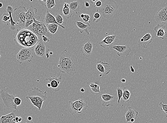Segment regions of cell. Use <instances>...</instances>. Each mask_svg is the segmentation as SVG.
Here are the masks:
<instances>
[{
    "label": "cell",
    "mask_w": 167,
    "mask_h": 123,
    "mask_svg": "<svg viewBox=\"0 0 167 123\" xmlns=\"http://www.w3.org/2000/svg\"><path fill=\"white\" fill-rule=\"evenodd\" d=\"M58 67L61 72L73 76L78 70L77 58L75 55L65 49L62 51L60 55Z\"/></svg>",
    "instance_id": "1"
},
{
    "label": "cell",
    "mask_w": 167,
    "mask_h": 123,
    "mask_svg": "<svg viewBox=\"0 0 167 123\" xmlns=\"http://www.w3.org/2000/svg\"><path fill=\"white\" fill-rule=\"evenodd\" d=\"M13 37L17 46L22 48H31L39 41L35 34L26 28L16 30Z\"/></svg>",
    "instance_id": "2"
},
{
    "label": "cell",
    "mask_w": 167,
    "mask_h": 123,
    "mask_svg": "<svg viewBox=\"0 0 167 123\" xmlns=\"http://www.w3.org/2000/svg\"><path fill=\"white\" fill-rule=\"evenodd\" d=\"M30 100L32 104L40 111L44 101L47 99V92L42 91L36 87L29 90L26 97Z\"/></svg>",
    "instance_id": "3"
},
{
    "label": "cell",
    "mask_w": 167,
    "mask_h": 123,
    "mask_svg": "<svg viewBox=\"0 0 167 123\" xmlns=\"http://www.w3.org/2000/svg\"><path fill=\"white\" fill-rule=\"evenodd\" d=\"M27 29L35 34L39 40L42 39V36H43L48 37L49 39L52 37V34L48 31L44 20L37 21L35 19L33 24Z\"/></svg>",
    "instance_id": "4"
},
{
    "label": "cell",
    "mask_w": 167,
    "mask_h": 123,
    "mask_svg": "<svg viewBox=\"0 0 167 123\" xmlns=\"http://www.w3.org/2000/svg\"><path fill=\"white\" fill-rule=\"evenodd\" d=\"M118 8L115 1L112 0L105 1L100 8V12L104 18L109 19L114 16Z\"/></svg>",
    "instance_id": "5"
},
{
    "label": "cell",
    "mask_w": 167,
    "mask_h": 123,
    "mask_svg": "<svg viewBox=\"0 0 167 123\" xmlns=\"http://www.w3.org/2000/svg\"><path fill=\"white\" fill-rule=\"evenodd\" d=\"M25 6H20L16 8L12 14L13 19L16 23L17 29H21L25 28L26 16L27 12Z\"/></svg>",
    "instance_id": "6"
},
{
    "label": "cell",
    "mask_w": 167,
    "mask_h": 123,
    "mask_svg": "<svg viewBox=\"0 0 167 123\" xmlns=\"http://www.w3.org/2000/svg\"><path fill=\"white\" fill-rule=\"evenodd\" d=\"M17 95L15 94H10L4 90H2L0 91V97L4 104V107L6 109L13 111H19L17 106L15 104L14 99Z\"/></svg>",
    "instance_id": "7"
},
{
    "label": "cell",
    "mask_w": 167,
    "mask_h": 123,
    "mask_svg": "<svg viewBox=\"0 0 167 123\" xmlns=\"http://www.w3.org/2000/svg\"><path fill=\"white\" fill-rule=\"evenodd\" d=\"M87 101L83 99H79L74 102L69 101L68 110L71 115H73L74 114L82 113L83 111L87 109Z\"/></svg>",
    "instance_id": "8"
},
{
    "label": "cell",
    "mask_w": 167,
    "mask_h": 123,
    "mask_svg": "<svg viewBox=\"0 0 167 123\" xmlns=\"http://www.w3.org/2000/svg\"><path fill=\"white\" fill-rule=\"evenodd\" d=\"M16 57L19 64L25 62H31L34 58L33 50L32 48H22L17 54Z\"/></svg>",
    "instance_id": "9"
},
{
    "label": "cell",
    "mask_w": 167,
    "mask_h": 123,
    "mask_svg": "<svg viewBox=\"0 0 167 123\" xmlns=\"http://www.w3.org/2000/svg\"><path fill=\"white\" fill-rule=\"evenodd\" d=\"M37 9L36 8H34L33 6H31L28 8L26 16V29L33 24L34 19L40 21V17L37 16Z\"/></svg>",
    "instance_id": "10"
},
{
    "label": "cell",
    "mask_w": 167,
    "mask_h": 123,
    "mask_svg": "<svg viewBox=\"0 0 167 123\" xmlns=\"http://www.w3.org/2000/svg\"><path fill=\"white\" fill-rule=\"evenodd\" d=\"M155 19L159 24L167 25V6L160 9L156 13Z\"/></svg>",
    "instance_id": "11"
},
{
    "label": "cell",
    "mask_w": 167,
    "mask_h": 123,
    "mask_svg": "<svg viewBox=\"0 0 167 123\" xmlns=\"http://www.w3.org/2000/svg\"><path fill=\"white\" fill-rule=\"evenodd\" d=\"M119 37L116 35H111L106 37L100 41L99 44L102 48L112 46L118 40Z\"/></svg>",
    "instance_id": "12"
},
{
    "label": "cell",
    "mask_w": 167,
    "mask_h": 123,
    "mask_svg": "<svg viewBox=\"0 0 167 123\" xmlns=\"http://www.w3.org/2000/svg\"><path fill=\"white\" fill-rule=\"evenodd\" d=\"M109 47L111 49H114L117 51V54L119 57L125 56L127 57L129 55L132 49L128 46H112Z\"/></svg>",
    "instance_id": "13"
},
{
    "label": "cell",
    "mask_w": 167,
    "mask_h": 123,
    "mask_svg": "<svg viewBox=\"0 0 167 123\" xmlns=\"http://www.w3.org/2000/svg\"><path fill=\"white\" fill-rule=\"evenodd\" d=\"M100 99L101 101L103 107L113 106L114 105L116 97L107 94H104L101 95Z\"/></svg>",
    "instance_id": "14"
},
{
    "label": "cell",
    "mask_w": 167,
    "mask_h": 123,
    "mask_svg": "<svg viewBox=\"0 0 167 123\" xmlns=\"http://www.w3.org/2000/svg\"><path fill=\"white\" fill-rule=\"evenodd\" d=\"M153 38V37L151 33H146L138 40V47L147 48L152 42Z\"/></svg>",
    "instance_id": "15"
},
{
    "label": "cell",
    "mask_w": 167,
    "mask_h": 123,
    "mask_svg": "<svg viewBox=\"0 0 167 123\" xmlns=\"http://www.w3.org/2000/svg\"><path fill=\"white\" fill-rule=\"evenodd\" d=\"M47 48L45 43L42 39L39 40L34 48V51L36 55L43 57L46 53Z\"/></svg>",
    "instance_id": "16"
},
{
    "label": "cell",
    "mask_w": 167,
    "mask_h": 123,
    "mask_svg": "<svg viewBox=\"0 0 167 123\" xmlns=\"http://www.w3.org/2000/svg\"><path fill=\"white\" fill-rule=\"evenodd\" d=\"M93 44L90 41L86 42L82 45L81 51L85 57H89L91 54L93 49Z\"/></svg>",
    "instance_id": "17"
},
{
    "label": "cell",
    "mask_w": 167,
    "mask_h": 123,
    "mask_svg": "<svg viewBox=\"0 0 167 123\" xmlns=\"http://www.w3.org/2000/svg\"><path fill=\"white\" fill-rule=\"evenodd\" d=\"M46 80L50 82L51 87L52 88L53 91L57 92L59 91V90L60 89L59 85L61 83L62 80V78L61 76L59 77L51 76L48 79H46Z\"/></svg>",
    "instance_id": "18"
},
{
    "label": "cell",
    "mask_w": 167,
    "mask_h": 123,
    "mask_svg": "<svg viewBox=\"0 0 167 123\" xmlns=\"http://www.w3.org/2000/svg\"><path fill=\"white\" fill-rule=\"evenodd\" d=\"M97 69L101 73L105 75H108L111 72L110 64L101 61L96 63Z\"/></svg>",
    "instance_id": "19"
},
{
    "label": "cell",
    "mask_w": 167,
    "mask_h": 123,
    "mask_svg": "<svg viewBox=\"0 0 167 123\" xmlns=\"http://www.w3.org/2000/svg\"><path fill=\"white\" fill-rule=\"evenodd\" d=\"M166 27L165 26L158 24L154 28V31L157 33L156 36L163 40L167 37V32L165 31Z\"/></svg>",
    "instance_id": "20"
},
{
    "label": "cell",
    "mask_w": 167,
    "mask_h": 123,
    "mask_svg": "<svg viewBox=\"0 0 167 123\" xmlns=\"http://www.w3.org/2000/svg\"><path fill=\"white\" fill-rule=\"evenodd\" d=\"M74 24L80 33H83L84 32H85L87 33V35H89L90 33L89 31L91 29V27L89 23L85 24L80 21H76L75 22Z\"/></svg>",
    "instance_id": "21"
},
{
    "label": "cell",
    "mask_w": 167,
    "mask_h": 123,
    "mask_svg": "<svg viewBox=\"0 0 167 123\" xmlns=\"http://www.w3.org/2000/svg\"><path fill=\"white\" fill-rule=\"evenodd\" d=\"M16 115L14 113L0 117V123H16Z\"/></svg>",
    "instance_id": "22"
},
{
    "label": "cell",
    "mask_w": 167,
    "mask_h": 123,
    "mask_svg": "<svg viewBox=\"0 0 167 123\" xmlns=\"http://www.w3.org/2000/svg\"><path fill=\"white\" fill-rule=\"evenodd\" d=\"M44 21L46 25L51 24V23H56L63 29H65L66 28L64 26L59 25L55 20V17L51 14L48 11H47L46 12V16L44 19Z\"/></svg>",
    "instance_id": "23"
},
{
    "label": "cell",
    "mask_w": 167,
    "mask_h": 123,
    "mask_svg": "<svg viewBox=\"0 0 167 123\" xmlns=\"http://www.w3.org/2000/svg\"><path fill=\"white\" fill-rule=\"evenodd\" d=\"M138 114V112L137 111H135L130 107H128V111L125 114L126 122L127 123L130 122V120L132 118L136 119L137 118Z\"/></svg>",
    "instance_id": "24"
},
{
    "label": "cell",
    "mask_w": 167,
    "mask_h": 123,
    "mask_svg": "<svg viewBox=\"0 0 167 123\" xmlns=\"http://www.w3.org/2000/svg\"><path fill=\"white\" fill-rule=\"evenodd\" d=\"M87 86L91 94L98 95L101 93L100 86L97 83L93 82L87 83Z\"/></svg>",
    "instance_id": "25"
},
{
    "label": "cell",
    "mask_w": 167,
    "mask_h": 123,
    "mask_svg": "<svg viewBox=\"0 0 167 123\" xmlns=\"http://www.w3.org/2000/svg\"><path fill=\"white\" fill-rule=\"evenodd\" d=\"M81 3L79 1H72L71 3H69V7L72 12L76 13L78 14L82 10Z\"/></svg>",
    "instance_id": "26"
},
{
    "label": "cell",
    "mask_w": 167,
    "mask_h": 123,
    "mask_svg": "<svg viewBox=\"0 0 167 123\" xmlns=\"http://www.w3.org/2000/svg\"><path fill=\"white\" fill-rule=\"evenodd\" d=\"M6 10H7L8 13L9 14L10 17V20L9 21L10 23V28L12 31H14L15 30L17 29V28L16 23L14 21L12 17V14L14 12V10L12 6H8L7 9H6Z\"/></svg>",
    "instance_id": "27"
},
{
    "label": "cell",
    "mask_w": 167,
    "mask_h": 123,
    "mask_svg": "<svg viewBox=\"0 0 167 123\" xmlns=\"http://www.w3.org/2000/svg\"><path fill=\"white\" fill-rule=\"evenodd\" d=\"M69 3H65L63 9V13L66 18L68 19L71 18L72 16V12L70 9Z\"/></svg>",
    "instance_id": "28"
},
{
    "label": "cell",
    "mask_w": 167,
    "mask_h": 123,
    "mask_svg": "<svg viewBox=\"0 0 167 123\" xmlns=\"http://www.w3.org/2000/svg\"><path fill=\"white\" fill-rule=\"evenodd\" d=\"M123 94L122 97V100L123 102H128L129 101V98L130 96V92L127 88H123Z\"/></svg>",
    "instance_id": "29"
},
{
    "label": "cell",
    "mask_w": 167,
    "mask_h": 123,
    "mask_svg": "<svg viewBox=\"0 0 167 123\" xmlns=\"http://www.w3.org/2000/svg\"><path fill=\"white\" fill-rule=\"evenodd\" d=\"M46 25L48 31L51 34H55L56 33L59 26L56 23H51Z\"/></svg>",
    "instance_id": "30"
},
{
    "label": "cell",
    "mask_w": 167,
    "mask_h": 123,
    "mask_svg": "<svg viewBox=\"0 0 167 123\" xmlns=\"http://www.w3.org/2000/svg\"><path fill=\"white\" fill-rule=\"evenodd\" d=\"M98 9H99V8H97V12L94 15L93 20L94 22L96 21V23H98L100 22L101 20L102 16L98 12Z\"/></svg>",
    "instance_id": "31"
},
{
    "label": "cell",
    "mask_w": 167,
    "mask_h": 123,
    "mask_svg": "<svg viewBox=\"0 0 167 123\" xmlns=\"http://www.w3.org/2000/svg\"><path fill=\"white\" fill-rule=\"evenodd\" d=\"M55 20L57 22L59 23V25H61L64 22V19L63 18L62 15L61 14L58 13L55 15Z\"/></svg>",
    "instance_id": "32"
},
{
    "label": "cell",
    "mask_w": 167,
    "mask_h": 123,
    "mask_svg": "<svg viewBox=\"0 0 167 123\" xmlns=\"http://www.w3.org/2000/svg\"><path fill=\"white\" fill-rule=\"evenodd\" d=\"M55 6V2L54 0H47L46 7L49 9H51Z\"/></svg>",
    "instance_id": "33"
},
{
    "label": "cell",
    "mask_w": 167,
    "mask_h": 123,
    "mask_svg": "<svg viewBox=\"0 0 167 123\" xmlns=\"http://www.w3.org/2000/svg\"><path fill=\"white\" fill-rule=\"evenodd\" d=\"M116 90L117 92L118 97V103L119 104L120 101L122 98L123 96V88L120 87H118L116 88Z\"/></svg>",
    "instance_id": "34"
},
{
    "label": "cell",
    "mask_w": 167,
    "mask_h": 123,
    "mask_svg": "<svg viewBox=\"0 0 167 123\" xmlns=\"http://www.w3.org/2000/svg\"><path fill=\"white\" fill-rule=\"evenodd\" d=\"M159 107L161 111H163L166 117L167 118V105L164 104L162 102H160L159 104Z\"/></svg>",
    "instance_id": "35"
},
{
    "label": "cell",
    "mask_w": 167,
    "mask_h": 123,
    "mask_svg": "<svg viewBox=\"0 0 167 123\" xmlns=\"http://www.w3.org/2000/svg\"><path fill=\"white\" fill-rule=\"evenodd\" d=\"M2 20L5 21H7L10 20V17L9 16V14L8 13H4L1 17Z\"/></svg>",
    "instance_id": "36"
},
{
    "label": "cell",
    "mask_w": 167,
    "mask_h": 123,
    "mask_svg": "<svg viewBox=\"0 0 167 123\" xmlns=\"http://www.w3.org/2000/svg\"><path fill=\"white\" fill-rule=\"evenodd\" d=\"M90 18H91V17L89 15L85 14L84 16L82 18V19L85 22L89 23H91V21L90 20Z\"/></svg>",
    "instance_id": "37"
},
{
    "label": "cell",
    "mask_w": 167,
    "mask_h": 123,
    "mask_svg": "<svg viewBox=\"0 0 167 123\" xmlns=\"http://www.w3.org/2000/svg\"><path fill=\"white\" fill-rule=\"evenodd\" d=\"M14 103L16 106L20 105L21 103V99L20 98L16 97L14 99Z\"/></svg>",
    "instance_id": "38"
},
{
    "label": "cell",
    "mask_w": 167,
    "mask_h": 123,
    "mask_svg": "<svg viewBox=\"0 0 167 123\" xmlns=\"http://www.w3.org/2000/svg\"><path fill=\"white\" fill-rule=\"evenodd\" d=\"M102 2L101 1H98L96 2L95 5H94V7H98V8H99L100 6H102Z\"/></svg>",
    "instance_id": "39"
},
{
    "label": "cell",
    "mask_w": 167,
    "mask_h": 123,
    "mask_svg": "<svg viewBox=\"0 0 167 123\" xmlns=\"http://www.w3.org/2000/svg\"><path fill=\"white\" fill-rule=\"evenodd\" d=\"M42 39L44 43L48 42L50 41V39L46 37L45 36H42Z\"/></svg>",
    "instance_id": "40"
},
{
    "label": "cell",
    "mask_w": 167,
    "mask_h": 123,
    "mask_svg": "<svg viewBox=\"0 0 167 123\" xmlns=\"http://www.w3.org/2000/svg\"><path fill=\"white\" fill-rule=\"evenodd\" d=\"M47 0H44V1H38L40 2V3L43 6H44L46 7V2Z\"/></svg>",
    "instance_id": "41"
},
{
    "label": "cell",
    "mask_w": 167,
    "mask_h": 123,
    "mask_svg": "<svg viewBox=\"0 0 167 123\" xmlns=\"http://www.w3.org/2000/svg\"><path fill=\"white\" fill-rule=\"evenodd\" d=\"M50 49H49L48 48H47L46 50V56L47 59H48V58H49V57H50V56H49V54H48V51H50Z\"/></svg>",
    "instance_id": "42"
},
{
    "label": "cell",
    "mask_w": 167,
    "mask_h": 123,
    "mask_svg": "<svg viewBox=\"0 0 167 123\" xmlns=\"http://www.w3.org/2000/svg\"><path fill=\"white\" fill-rule=\"evenodd\" d=\"M85 5L86 7L89 8L90 7V5L88 2L86 1L85 2Z\"/></svg>",
    "instance_id": "43"
},
{
    "label": "cell",
    "mask_w": 167,
    "mask_h": 123,
    "mask_svg": "<svg viewBox=\"0 0 167 123\" xmlns=\"http://www.w3.org/2000/svg\"><path fill=\"white\" fill-rule=\"evenodd\" d=\"M130 70H131V72L133 73L135 72V70L133 66L132 65H130Z\"/></svg>",
    "instance_id": "44"
},
{
    "label": "cell",
    "mask_w": 167,
    "mask_h": 123,
    "mask_svg": "<svg viewBox=\"0 0 167 123\" xmlns=\"http://www.w3.org/2000/svg\"><path fill=\"white\" fill-rule=\"evenodd\" d=\"M84 15L85 14H80V16H79V17L80 18H81L82 19L84 18Z\"/></svg>",
    "instance_id": "45"
},
{
    "label": "cell",
    "mask_w": 167,
    "mask_h": 123,
    "mask_svg": "<svg viewBox=\"0 0 167 123\" xmlns=\"http://www.w3.org/2000/svg\"><path fill=\"white\" fill-rule=\"evenodd\" d=\"M80 91L82 92H84L85 91V89L84 88H82L80 90Z\"/></svg>",
    "instance_id": "46"
},
{
    "label": "cell",
    "mask_w": 167,
    "mask_h": 123,
    "mask_svg": "<svg viewBox=\"0 0 167 123\" xmlns=\"http://www.w3.org/2000/svg\"><path fill=\"white\" fill-rule=\"evenodd\" d=\"M121 81L122 83H126V80L125 79H122L121 80Z\"/></svg>",
    "instance_id": "47"
},
{
    "label": "cell",
    "mask_w": 167,
    "mask_h": 123,
    "mask_svg": "<svg viewBox=\"0 0 167 123\" xmlns=\"http://www.w3.org/2000/svg\"><path fill=\"white\" fill-rule=\"evenodd\" d=\"M22 118L21 117H19L18 118V122H20L22 121Z\"/></svg>",
    "instance_id": "48"
},
{
    "label": "cell",
    "mask_w": 167,
    "mask_h": 123,
    "mask_svg": "<svg viewBox=\"0 0 167 123\" xmlns=\"http://www.w3.org/2000/svg\"><path fill=\"white\" fill-rule=\"evenodd\" d=\"M27 120L29 121H31L32 120V118L31 116H29L27 118Z\"/></svg>",
    "instance_id": "49"
},
{
    "label": "cell",
    "mask_w": 167,
    "mask_h": 123,
    "mask_svg": "<svg viewBox=\"0 0 167 123\" xmlns=\"http://www.w3.org/2000/svg\"><path fill=\"white\" fill-rule=\"evenodd\" d=\"M25 123H33V121H32V120L29 121L27 120V122H26Z\"/></svg>",
    "instance_id": "50"
},
{
    "label": "cell",
    "mask_w": 167,
    "mask_h": 123,
    "mask_svg": "<svg viewBox=\"0 0 167 123\" xmlns=\"http://www.w3.org/2000/svg\"><path fill=\"white\" fill-rule=\"evenodd\" d=\"M18 118L19 117H16V118H15V120H16V123H18Z\"/></svg>",
    "instance_id": "51"
},
{
    "label": "cell",
    "mask_w": 167,
    "mask_h": 123,
    "mask_svg": "<svg viewBox=\"0 0 167 123\" xmlns=\"http://www.w3.org/2000/svg\"><path fill=\"white\" fill-rule=\"evenodd\" d=\"M47 86H48V87L49 88L51 87V85L50 83L47 84Z\"/></svg>",
    "instance_id": "52"
},
{
    "label": "cell",
    "mask_w": 167,
    "mask_h": 123,
    "mask_svg": "<svg viewBox=\"0 0 167 123\" xmlns=\"http://www.w3.org/2000/svg\"><path fill=\"white\" fill-rule=\"evenodd\" d=\"M134 121H135V119H134V118H132V119L130 120V122L133 123L134 122Z\"/></svg>",
    "instance_id": "53"
},
{
    "label": "cell",
    "mask_w": 167,
    "mask_h": 123,
    "mask_svg": "<svg viewBox=\"0 0 167 123\" xmlns=\"http://www.w3.org/2000/svg\"><path fill=\"white\" fill-rule=\"evenodd\" d=\"M96 0H91V3L92 4H93L94 3V2H96Z\"/></svg>",
    "instance_id": "54"
},
{
    "label": "cell",
    "mask_w": 167,
    "mask_h": 123,
    "mask_svg": "<svg viewBox=\"0 0 167 123\" xmlns=\"http://www.w3.org/2000/svg\"><path fill=\"white\" fill-rule=\"evenodd\" d=\"M3 4L2 3H0V8L3 7Z\"/></svg>",
    "instance_id": "55"
},
{
    "label": "cell",
    "mask_w": 167,
    "mask_h": 123,
    "mask_svg": "<svg viewBox=\"0 0 167 123\" xmlns=\"http://www.w3.org/2000/svg\"><path fill=\"white\" fill-rule=\"evenodd\" d=\"M50 54L51 55H52L53 54V52L50 51Z\"/></svg>",
    "instance_id": "56"
},
{
    "label": "cell",
    "mask_w": 167,
    "mask_h": 123,
    "mask_svg": "<svg viewBox=\"0 0 167 123\" xmlns=\"http://www.w3.org/2000/svg\"><path fill=\"white\" fill-rule=\"evenodd\" d=\"M165 57H167V54L165 55Z\"/></svg>",
    "instance_id": "57"
},
{
    "label": "cell",
    "mask_w": 167,
    "mask_h": 123,
    "mask_svg": "<svg viewBox=\"0 0 167 123\" xmlns=\"http://www.w3.org/2000/svg\"><path fill=\"white\" fill-rule=\"evenodd\" d=\"M1 55H0V58H1Z\"/></svg>",
    "instance_id": "58"
}]
</instances>
